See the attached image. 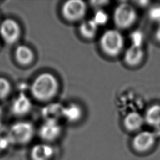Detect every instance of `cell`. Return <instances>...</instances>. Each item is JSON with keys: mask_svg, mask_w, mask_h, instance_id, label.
Wrapping results in <instances>:
<instances>
[{"mask_svg": "<svg viewBox=\"0 0 160 160\" xmlns=\"http://www.w3.org/2000/svg\"><path fill=\"white\" fill-rule=\"evenodd\" d=\"M98 26L91 19L82 21L79 28V31L81 36L86 39L94 38L98 30Z\"/></svg>", "mask_w": 160, "mask_h": 160, "instance_id": "obj_15", "label": "cell"}, {"mask_svg": "<svg viewBox=\"0 0 160 160\" xmlns=\"http://www.w3.org/2000/svg\"><path fill=\"white\" fill-rule=\"evenodd\" d=\"M155 37L158 41L160 42V23L158 24L157 29L155 32Z\"/></svg>", "mask_w": 160, "mask_h": 160, "instance_id": "obj_23", "label": "cell"}, {"mask_svg": "<svg viewBox=\"0 0 160 160\" xmlns=\"http://www.w3.org/2000/svg\"><path fill=\"white\" fill-rule=\"evenodd\" d=\"M87 6L82 0H69L61 8L62 17L68 21L76 22L82 19L86 15Z\"/></svg>", "mask_w": 160, "mask_h": 160, "instance_id": "obj_5", "label": "cell"}, {"mask_svg": "<svg viewBox=\"0 0 160 160\" xmlns=\"http://www.w3.org/2000/svg\"><path fill=\"white\" fill-rule=\"evenodd\" d=\"M144 122V117L137 112L128 113L126 115L123 120L124 126L129 131H136L140 129Z\"/></svg>", "mask_w": 160, "mask_h": 160, "instance_id": "obj_13", "label": "cell"}, {"mask_svg": "<svg viewBox=\"0 0 160 160\" xmlns=\"http://www.w3.org/2000/svg\"><path fill=\"white\" fill-rule=\"evenodd\" d=\"M130 39L131 45L141 47L144 41L143 34L140 31H135L131 34Z\"/></svg>", "mask_w": 160, "mask_h": 160, "instance_id": "obj_20", "label": "cell"}, {"mask_svg": "<svg viewBox=\"0 0 160 160\" xmlns=\"http://www.w3.org/2000/svg\"><path fill=\"white\" fill-rule=\"evenodd\" d=\"M99 45L103 52L106 55L111 57L117 56L124 48L123 36L117 29H108L101 36Z\"/></svg>", "mask_w": 160, "mask_h": 160, "instance_id": "obj_2", "label": "cell"}, {"mask_svg": "<svg viewBox=\"0 0 160 160\" xmlns=\"http://www.w3.org/2000/svg\"><path fill=\"white\" fill-rule=\"evenodd\" d=\"M32 102L30 99L24 93H20L12 101L11 105L12 113L16 116H23L30 112Z\"/></svg>", "mask_w": 160, "mask_h": 160, "instance_id": "obj_9", "label": "cell"}, {"mask_svg": "<svg viewBox=\"0 0 160 160\" xmlns=\"http://www.w3.org/2000/svg\"><path fill=\"white\" fill-rule=\"evenodd\" d=\"M11 144L7 134L2 135L0 134V152L6 150Z\"/></svg>", "mask_w": 160, "mask_h": 160, "instance_id": "obj_21", "label": "cell"}, {"mask_svg": "<svg viewBox=\"0 0 160 160\" xmlns=\"http://www.w3.org/2000/svg\"><path fill=\"white\" fill-rule=\"evenodd\" d=\"M144 58V51L142 47L131 45L125 51L124 60L126 64L136 66L139 64Z\"/></svg>", "mask_w": 160, "mask_h": 160, "instance_id": "obj_11", "label": "cell"}, {"mask_svg": "<svg viewBox=\"0 0 160 160\" xmlns=\"http://www.w3.org/2000/svg\"><path fill=\"white\" fill-rule=\"evenodd\" d=\"M90 2L92 6L96 8H100L109 3V2L107 1H91Z\"/></svg>", "mask_w": 160, "mask_h": 160, "instance_id": "obj_22", "label": "cell"}, {"mask_svg": "<svg viewBox=\"0 0 160 160\" xmlns=\"http://www.w3.org/2000/svg\"><path fill=\"white\" fill-rule=\"evenodd\" d=\"M11 91L10 82L3 77H0V100L7 98Z\"/></svg>", "mask_w": 160, "mask_h": 160, "instance_id": "obj_17", "label": "cell"}, {"mask_svg": "<svg viewBox=\"0 0 160 160\" xmlns=\"http://www.w3.org/2000/svg\"><path fill=\"white\" fill-rule=\"evenodd\" d=\"M144 122L149 126L159 127L160 126V104H154L150 106L146 111Z\"/></svg>", "mask_w": 160, "mask_h": 160, "instance_id": "obj_14", "label": "cell"}, {"mask_svg": "<svg viewBox=\"0 0 160 160\" xmlns=\"http://www.w3.org/2000/svg\"><path fill=\"white\" fill-rule=\"evenodd\" d=\"M54 149L47 143L35 144L31 149L30 156L32 160H50L54 156Z\"/></svg>", "mask_w": 160, "mask_h": 160, "instance_id": "obj_10", "label": "cell"}, {"mask_svg": "<svg viewBox=\"0 0 160 160\" xmlns=\"http://www.w3.org/2000/svg\"><path fill=\"white\" fill-rule=\"evenodd\" d=\"M135 8L128 3H121L114 9L113 20L115 25L120 29H126L132 26L137 19Z\"/></svg>", "mask_w": 160, "mask_h": 160, "instance_id": "obj_4", "label": "cell"}, {"mask_svg": "<svg viewBox=\"0 0 160 160\" xmlns=\"http://www.w3.org/2000/svg\"><path fill=\"white\" fill-rule=\"evenodd\" d=\"M39 137L47 142L54 141L61 133V127L57 119H46L38 131Z\"/></svg>", "mask_w": 160, "mask_h": 160, "instance_id": "obj_8", "label": "cell"}, {"mask_svg": "<svg viewBox=\"0 0 160 160\" xmlns=\"http://www.w3.org/2000/svg\"><path fill=\"white\" fill-rule=\"evenodd\" d=\"M34 133L35 129L32 123L26 121H19L11 126L7 136L11 144H25L32 140Z\"/></svg>", "mask_w": 160, "mask_h": 160, "instance_id": "obj_3", "label": "cell"}, {"mask_svg": "<svg viewBox=\"0 0 160 160\" xmlns=\"http://www.w3.org/2000/svg\"><path fill=\"white\" fill-rule=\"evenodd\" d=\"M62 116L69 122H76L81 118L82 110L78 105L71 104L63 108Z\"/></svg>", "mask_w": 160, "mask_h": 160, "instance_id": "obj_16", "label": "cell"}, {"mask_svg": "<svg viewBox=\"0 0 160 160\" xmlns=\"http://www.w3.org/2000/svg\"><path fill=\"white\" fill-rule=\"evenodd\" d=\"M59 83L56 78L49 72L39 74L32 81L31 92L38 101H46L53 98L58 92Z\"/></svg>", "mask_w": 160, "mask_h": 160, "instance_id": "obj_1", "label": "cell"}, {"mask_svg": "<svg viewBox=\"0 0 160 160\" xmlns=\"http://www.w3.org/2000/svg\"><path fill=\"white\" fill-rule=\"evenodd\" d=\"M2 110L0 107V127L1 126V124H2Z\"/></svg>", "mask_w": 160, "mask_h": 160, "instance_id": "obj_24", "label": "cell"}, {"mask_svg": "<svg viewBox=\"0 0 160 160\" xmlns=\"http://www.w3.org/2000/svg\"><path fill=\"white\" fill-rule=\"evenodd\" d=\"M21 29L18 22L13 19L7 18L0 24V37L8 44H13L19 39Z\"/></svg>", "mask_w": 160, "mask_h": 160, "instance_id": "obj_6", "label": "cell"}, {"mask_svg": "<svg viewBox=\"0 0 160 160\" xmlns=\"http://www.w3.org/2000/svg\"><path fill=\"white\" fill-rule=\"evenodd\" d=\"M14 57L19 64L27 66L32 62L34 54L32 50L29 46L21 44L18 46L15 49Z\"/></svg>", "mask_w": 160, "mask_h": 160, "instance_id": "obj_12", "label": "cell"}, {"mask_svg": "<svg viewBox=\"0 0 160 160\" xmlns=\"http://www.w3.org/2000/svg\"><path fill=\"white\" fill-rule=\"evenodd\" d=\"M98 26L105 25L109 19L108 14L102 9H98L96 11L93 18L92 19Z\"/></svg>", "mask_w": 160, "mask_h": 160, "instance_id": "obj_18", "label": "cell"}, {"mask_svg": "<svg viewBox=\"0 0 160 160\" xmlns=\"http://www.w3.org/2000/svg\"><path fill=\"white\" fill-rule=\"evenodd\" d=\"M156 134L149 131H142L135 135L132 140L133 149L138 152H146L149 151L156 142Z\"/></svg>", "mask_w": 160, "mask_h": 160, "instance_id": "obj_7", "label": "cell"}, {"mask_svg": "<svg viewBox=\"0 0 160 160\" xmlns=\"http://www.w3.org/2000/svg\"><path fill=\"white\" fill-rule=\"evenodd\" d=\"M148 16L152 21L160 23V4L151 6L148 11Z\"/></svg>", "mask_w": 160, "mask_h": 160, "instance_id": "obj_19", "label": "cell"}]
</instances>
